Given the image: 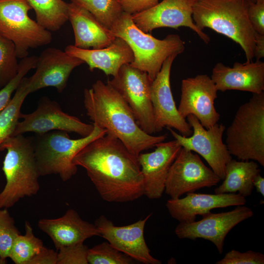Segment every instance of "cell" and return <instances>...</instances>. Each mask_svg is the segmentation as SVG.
<instances>
[{"label": "cell", "instance_id": "8", "mask_svg": "<svg viewBox=\"0 0 264 264\" xmlns=\"http://www.w3.org/2000/svg\"><path fill=\"white\" fill-rule=\"evenodd\" d=\"M31 9L26 0H0V34L14 43L18 58L28 56L29 49L52 39L50 31L28 16Z\"/></svg>", "mask_w": 264, "mask_h": 264}, {"label": "cell", "instance_id": "1", "mask_svg": "<svg viewBox=\"0 0 264 264\" xmlns=\"http://www.w3.org/2000/svg\"><path fill=\"white\" fill-rule=\"evenodd\" d=\"M73 163L86 170L106 201L126 202L144 195L137 156L109 132L86 145L74 156Z\"/></svg>", "mask_w": 264, "mask_h": 264}, {"label": "cell", "instance_id": "20", "mask_svg": "<svg viewBox=\"0 0 264 264\" xmlns=\"http://www.w3.org/2000/svg\"><path fill=\"white\" fill-rule=\"evenodd\" d=\"M245 197L239 194H186L183 198H170L166 206L172 218L181 223L196 221L197 216L202 215L216 208L244 205Z\"/></svg>", "mask_w": 264, "mask_h": 264}, {"label": "cell", "instance_id": "36", "mask_svg": "<svg viewBox=\"0 0 264 264\" xmlns=\"http://www.w3.org/2000/svg\"><path fill=\"white\" fill-rule=\"evenodd\" d=\"M247 15L254 30L264 35V1L248 0Z\"/></svg>", "mask_w": 264, "mask_h": 264}, {"label": "cell", "instance_id": "15", "mask_svg": "<svg viewBox=\"0 0 264 264\" xmlns=\"http://www.w3.org/2000/svg\"><path fill=\"white\" fill-rule=\"evenodd\" d=\"M178 55L169 56L152 81L150 95L153 106L155 132L164 128H173L183 136H189L192 129L179 114L174 101L170 85V73L174 60Z\"/></svg>", "mask_w": 264, "mask_h": 264}, {"label": "cell", "instance_id": "34", "mask_svg": "<svg viewBox=\"0 0 264 264\" xmlns=\"http://www.w3.org/2000/svg\"><path fill=\"white\" fill-rule=\"evenodd\" d=\"M88 249L84 243L62 247L57 251V264H88Z\"/></svg>", "mask_w": 264, "mask_h": 264}, {"label": "cell", "instance_id": "31", "mask_svg": "<svg viewBox=\"0 0 264 264\" xmlns=\"http://www.w3.org/2000/svg\"><path fill=\"white\" fill-rule=\"evenodd\" d=\"M88 261L89 264H131L135 261L115 248L108 242L89 248Z\"/></svg>", "mask_w": 264, "mask_h": 264}, {"label": "cell", "instance_id": "13", "mask_svg": "<svg viewBox=\"0 0 264 264\" xmlns=\"http://www.w3.org/2000/svg\"><path fill=\"white\" fill-rule=\"evenodd\" d=\"M253 215L250 208L243 205L236 206L233 210L225 212L213 213L210 211L201 215L202 219L190 223L179 222L175 233L180 239L208 240L221 254L228 233L237 224Z\"/></svg>", "mask_w": 264, "mask_h": 264}, {"label": "cell", "instance_id": "41", "mask_svg": "<svg viewBox=\"0 0 264 264\" xmlns=\"http://www.w3.org/2000/svg\"><path fill=\"white\" fill-rule=\"evenodd\" d=\"M257 1H264V0H256Z\"/></svg>", "mask_w": 264, "mask_h": 264}, {"label": "cell", "instance_id": "32", "mask_svg": "<svg viewBox=\"0 0 264 264\" xmlns=\"http://www.w3.org/2000/svg\"><path fill=\"white\" fill-rule=\"evenodd\" d=\"M20 232L7 208H0V260L7 263L13 243Z\"/></svg>", "mask_w": 264, "mask_h": 264}, {"label": "cell", "instance_id": "11", "mask_svg": "<svg viewBox=\"0 0 264 264\" xmlns=\"http://www.w3.org/2000/svg\"><path fill=\"white\" fill-rule=\"evenodd\" d=\"M13 136L34 132L36 134L53 131L74 132L82 137L90 134L94 125L84 123L74 116L64 112L60 105L47 97L40 101L37 109L27 114L21 113Z\"/></svg>", "mask_w": 264, "mask_h": 264}, {"label": "cell", "instance_id": "35", "mask_svg": "<svg viewBox=\"0 0 264 264\" xmlns=\"http://www.w3.org/2000/svg\"><path fill=\"white\" fill-rule=\"evenodd\" d=\"M264 255L260 252L249 250L242 253L231 250L216 264H264Z\"/></svg>", "mask_w": 264, "mask_h": 264}, {"label": "cell", "instance_id": "14", "mask_svg": "<svg viewBox=\"0 0 264 264\" xmlns=\"http://www.w3.org/2000/svg\"><path fill=\"white\" fill-rule=\"evenodd\" d=\"M196 0H162L154 6L132 15L134 24L142 31L148 33L161 27L177 29L189 27L206 44L210 37L200 30L193 19V7Z\"/></svg>", "mask_w": 264, "mask_h": 264}, {"label": "cell", "instance_id": "42", "mask_svg": "<svg viewBox=\"0 0 264 264\" xmlns=\"http://www.w3.org/2000/svg\"><path fill=\"white\" fill-rule=\"evenodd\" d=\"M0 264H2V263H1V261H0Z\"/></svg>", "mask_w": 264, "mask_h": 264}, {"label": "cell", "instance_id": "29", "mask_svg": "<svg viewBox=\"0 0 264 264\" xmlns=\"http://www.w3.org/2000/svg\"><path fill=\"white\" fill-rule=\"evenodd\" d=\"M91 13L105 26L110 29L123 13L117 0H70Z\"/></svg>", "mask_w": 264, "mask_h": 264}, {"label": "cell", "instance_id": "39", "mask_svg": "<svg viewBox=\"0 0 264 264\" xmlns=\"http://www.w3.org/2000/svg\"><path fill=\"white\" fill-rule=\"evenodd\" d=\"M264 57V35L257 33L254 49V58L256 61Z\"/></svg>", "mask_w": 264, "mask_h": 264}, {"label": "cell", "instance_id": "25", "mask_svg": "<svg viewBox=\"0 0 264 264\" xmlns=\"http://www.w3.org/2000/svg\"><path fill=\"white\" fill-rule=\"evenodd\" d=\"M257 163L253 160L232 159L226 165L222 183L214 189L215 194L236 193L250 196L254 188L253 180L260 174Z\"/></svg>", "mask_w": 264, "mask_h": 264}, {"label": "cell", "instance_id": "24", "mask_svg": "<svg viewBox=\"0 0 264 264\" xmlns=\"http://www.w3.org/2000/svg\"><path fill=\"white\" fill-rule=\"evenodd\" d=\"M68 20L74 32V45L78 48H103L109 46L116 38L91 13L72 2L68 3Z\"/></svg>", "mask_w": 264, "mask_h": 264}, {"label": "cell", "instance_id": "26", "mask_svg": "<svg viewBox=\"0 0 264 264\" xmlns=\"http://www.w3.org/2000/svg\"><path fill=\"white\" fill-rule=\"evenodd\" d=\"M35 11L36 22L50 31L59 30L68 21V3L63 0H26Z\"/></svg>", "mask_w": 264, "mask_h": 264}, {"label": "cell", "instance_id": "21", "mask_svg": "<svg viewBox=\"0 0 264 264\" xmlns=\"http://www.w3.org/2000/svg\"><path fill=\"white\" fill-rule=\"evenodd\" d=\"M218 91L238 90L254 93L264 91V63L260 60L236 62L230 67L219 62L210 77Z\"/></svg>", "mask_w": 264, "mask_h": 264}, {"label": "cell", "instance_id": "38", "mask_svg": "<svg viewBox=\"0 0 264 264\" xmlns=\"http://www.w3.org/2000/svg\"><path fill=\"white\" fill-rule=\"evenodd\" d=\"M58 252L44 246L29 264H57Z\"/></svg>", "mask_w": 264, "mask_h": 264}, {"label": "cell", "instance_id": "4", "mask_svg": "<svg viewBox=\"0 0 264 264\" xmlns=\"http://www.w3.org/2000/svg\"><path fill=\"white\" fill-rule=\"evenodd\" d=\"M0 151H6L2 167L6 183L0 193V208L8 209L21 198L38 193L40 175L30 138L11 136L0 145Z\"/></svg>", "mask_w": 264, "mask_h": 264}, {"label": "cell", "instance_id": "17", "mask_svg": "<svg viewBox=\"0 0 264 264\" xmlns=\"http://www.w3.org/2000/svg\"><path fill=\"white\" fill-rule=\"evenodd\" d=\"M152 216L125 226H115L105 216L101 215L95 221L99 236L105 239L112 246L135 261L144 264H161L153 257L144 238L146 222Z\"/></svg>", "mask_w": 264, "mask_h": 264}, {"label": "cell", "instance_id": "40", "mask_svg": "<svg viewBox=\"0 0 264 264\" xmlns=\"http://www.w3.org/2000/svg\"><path fill=\"white\" fill-rule=\"evenodd\" d=\"M253 186L255 187L257 193L264 196V178L259 174L253 180Z\"/></svg>", "mask_w": 264, "mask_h": 264}, {"label": "cell", "instance_id": "19", "mask_svg": "<svg viewBox=\"0 0 264 264\" xmlns=\"http://www.w3.org/2000/svg\"><path fill=\"white\" fill-rule=\"evenodd\" d=\"M155 147L153 152L141 153L137 156L143 176L144 195L150 199L162 197L170 168L182 148L176 139L160 142Z\"/></svg>", "mask_w": 264, "mask_h": 264}, {"label": "cell", "instance_id": "33", "mask_svg": "<svg viewBox=\"0 0 264 264\" xmlns=\"http://www.w3.org/2000/svg\"><path fill=\"white\" fill-rule=\"evenodd\" d=\"M37 57L36 56H31L22 59L19 63L18 71L16 76L0 89V112L8 106L13 93L22 79L30 70L35 68Z\"/></svg>", "mask_w": 264, "mask_h": 264}, {"label": "cell", "instance_id": "6", "mask_svg": "<svg viewBox=\"0 0 264 264\" xmlns=\"http://www.w3.org/2000/svg\"><path fill=\"white\" fill-rule=\"evenodd\" d=\"M225 132L231 155L264 166V92L253 94L239 107Z\"/></svg>", "mask_w": 264, "mask_h": 264}, {"label": "cell", "instance_id": "10", "mask_svg": "<svg viewBox=\"0 0 264 264\" xmlns=\"http://www.w3.org/2000/svg\"><path fill=\"white\" fill-rule=\"evenodd\" d=\"M186 118L193 130L191 135L183 136L172 128L167 129L182 147L201 155L213 172L223 180L226 166L232 159L222 140L225 126L217 123L206 129L195 116L191 114Z\"/></svg>", "mask_w": 264, "mask_h": 264}, {"label": "cell", "instance_id": "12", "mask_svg": "<svg viewBox=\"0 0 264 264\" xmlns=\"http://www.w3.org/2000/svg\"><path fill=\"white\" fill-rule=\"evenodd\" d=\"M221 180L202 161L198 154L182 147L167 176L165 192L171 198L217 185Z\"/></svg>", "mask_w": 264, "mask_h": 264}, {"label": "cell", "instance_id": "37", "mask_svg": "<svg viewBox=\"0 0 264 264\" xmlns=\"http://www.w3.org/2000/svg\"><path fill=\"white\" fill-rule=\"evenodd\" d=\"M123 11L131 15L149 9L158 2L159 0H117Z\"/></svg>", "mask_w": 264, "mask_h": 264}, {"label": "cell", "instance_id": "16", "mask_svg": "<svg viewBox=\"0 0 264 264\" xmlns=\"http://www.w3.org/2000/svg\"><path fill=\"white\" fill-rule=\"evenodd\" d=\"M217 91L214 83L206 74L183 79L177 108L179 114L184 118L193 115L205 128H210L220 119L214 106Z\"/></svg>", "mask_w": 264, "mask_h": 264}, {"label": "cell", "instance_id": "28", "mask_svg": "<svg viewBox=\"0 0 264 264\" xmlns=\"http://www.w3.org/2000/svg\"><path fill=\"white\" fill-rule=\"evenodd\" d=\"M24 228V234L16 238L9 256L16 264H29L44 246L42 240L35 236L29 221H25Z\"/></svg>", "mask_w": 264, "mask_h": 264}, {"label": "cell", "instance_id": "5", "mask_svg": "<svg viewBox=\"0 0 264 264\" xmlns=\"http://www.w3.org/2000/svg\"><path fill=\"white\" fill-rule=\"evenodd\" d=\"M112 34L124 40L134 56L130 65L147 73L153 81L164 61L170 56L182 53L185 43L177 34H169L160 40L140 29L133 22L132 15L123 12L110 29Z\"/></svg>", "mask_w": 264, "mask_h": 264}, {"label": "cell", "instance_id": "2", "mask_svg": "<svg viewBox=\"0 0 264 264\" xmlns=\"http://www.w3.org/2000/svg\"><path fill=\"white\" fill-rule=\"evenodd\" d=\"M84 104L93 124L113 134L136 156L167 138L166 134L154 136L142 130L127 102L108 82L97 80L85 88Z\"/></svg>", "mask_w": 264, "mask_h": 264}, {"label": "cell", "instance_id": "7", "mask_svg": "<svg viewBox=\"0 0 264 264\" xmlns=\"http://www.w3.org/2000/svg\"><path fill=\"white\" fill-rule=\"evenodd\" d=\"M93 124L92 132L78 139H71L68 132L61 131L37 134L33 142L40 176L58 175L63 181L74 176L78 170L73 163L74 156L89 142L106 133V130Z\"/></svg>", "mask_w": 264, "mask_h": 264}, {"label": "cell", "instance_id": "27", "mask_svg": "<svg viewBox=\"0 0 264 264\" xmlns=\"http://www.w3.org/2000/svg\"><path fill=\"white\" fill-rule=\"evenodd\" d=\"M29 94L28 77H24L8 106L0 112V145L13 136L20 119L21 107Z\"/></svg>", "mask_w": 264, "mask_h": 264}, {"label": "cell", "instance_id": "9", "mask_svg": "<svg viewBox=\"0 0 264 264\" xmlns=\"http://www.w3.org/2000/svg\"><path fill=\"white\" fill-rule=\"evenodd\" d=\"M152 81L147 72L130 64L123 65L107 81L127 102L140 128L149 134L156 133L150 95Z\"/></svg>", "mask_w": 264, "mask_h": 264}, {"label": "cell", "instance_id": "22", "mask_svg": "<svg viewBox=\"0 0 264 264\" xmlns=\"http://www.w3.org/2000/svg\"><path fill=\"white\" fill-rule=\"evenodd\" d=\"M38 226L50 238L57 251L62 247L84 243L88 239L99 236L95 224L83 220L73 209H68L58 218L41 219Z\"/></svg>", "mask_w": 264, "mask_h": 264}, {"label": "cell", "instance_id": "30", "mask_svg": "<svg viewBox=\"0 0 264 264\" xmlns=\"http://www.w3.org/2000/svg\"><path fill=\"white\" fill-rule=\"evenodd\" d=\"M14 43L0 34V89L17 75L19 69Z\"/></svg>", "mask_w": 264, "mask_h": 264}, {"label": "cell", "instance_id": "23", "mask_svg": "<svg viewBox=\"0 0 264 264\" xmlns=\"http://www.w3.org/2000/svg\"><path fill=\"white\" fill-rule=\"evenodd\" d=\"M65 51L86 63L90 71L99 69L107 75L113 77L116 75L123 65L131 64L134 59L130 46L124 40L117 37L109 46L103 48L86 49L68 45Z\"/></svg>", "mask_w": 264, "mask_h": 264}, {"label": "cell", "instance_id": "3", "mask_svg": "<svg viewBox=\"0 0 264 264\" xmlns=\"http://www.w3.org/2000/svg\"><path fill=\"white\" fill-rule=\"evenodd\" d=\"M248 0H196L193 19L203 31L209 28L239 44L246 62L253 61L257 32L247 15Z\"/></svg>", "mask_w": 264, "mask_h": 264}, {"label": "cell", "instance_id": "18", "mask_svg": "<svg viewBox=\"0 0 264 264\" xmlns=\"http://www.w3.org/2000/svg\"><path fill=\"white\" fill-rule=\"evenodd\" d=\"M84 63L65 51L55 47L46 48L37 57L34 74L28 77L29 93L49 87L62 92L72 70Z\"/></svg>", "mask_w": 264, "mask_h": 264}]
</instances>
